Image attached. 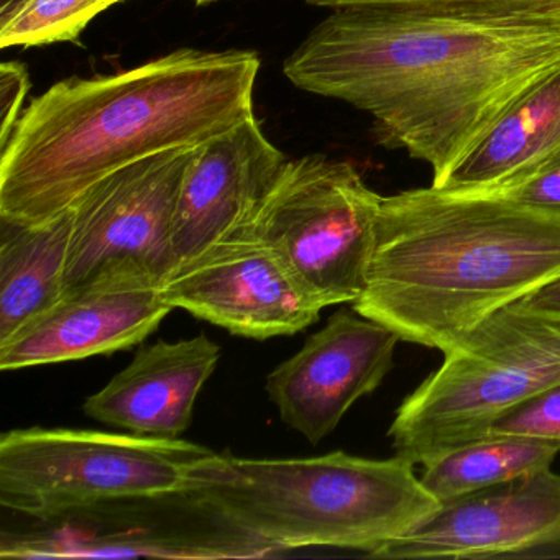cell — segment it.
Wrapping results in <instances>:
<instances>
[{"mask_svg": "<svg viewBox=\"0 0 560 560\" xmlns=\"http://www.w3.org/2000/svg\"><path fill=\"white\" fill-rule=\"evenodd\" d=\"M162 288L173 310L245 339L293 336L323 311L250 225L176 265Z\"/></svg>", "mask_w": 560, "mask_h": 560, "instance_id": "cell-9", "label": "cell"}, {"mask_svg": "<svg viewBox=\"0 0 560 560\" xmlns=\"http://www.w3.org/2000/svg\"><path fill=\"white\" fill-rule=\"evenodd\" d=\"M514 205L560 218V150L520 182L491 192Z\"/></svg>", "mask_w": 560, "mask_h": 560, "instance_id": "cell-20", "label": "cell"}, {"mask_svg": "<svg viewBox=\"0 0 560 560\" xmlns=\"http://www.w3.org/2000/svg\"><path fill=\"white\" fill-rule=\"evenodd\" d=\"M560 540V475L550 468L441 503L428 520L372 553L428 559L521 552Z\"/></svg>", "mask_w": 560, "mask_h": 560, "instance_id": "cell-12", "label": "cell"}, {"mask_svg": "<svg viewBox=\"0 0 560 560\" xmlns=\"http://www.w3.org/2000/svg\"><path fill=\"white\" fill-rule=\"evenodd\" d=\"M399 340L389 327L357 311H337L267 376L265 389L281 421L319 444L360 398L382 385Z\"/></svg>", "mask_w": 560, "mask_h": 560, "instance_id": "cell-11", "label": "cell"}, {"mask_svg": "<svg viewBox=\"0 0 560 560\" xmlns=\"http://www.w3.org/2000/svg\"><path fill=\"white\" fill-rule=\"evenodd\" d=\"M179 497L261 553L339 547L372 556L441 508L408 458L346 452L307 458L211 452L189 468Z\"/></svg>", "mask_w": 560, "mask_h": 560, "instance_id": "cell-4", "label": "cell"}, {"mask_svg": "<svg viewBox=\"0 0 560 560\" xmlns=\"http://www.w3.org/2000/svg\"><path fill=\"white\" fill-rule=\"evenodd\" d=\"M488 435H521L560 444V380L498 416Z\"/></svg>", "mask_w": 560, "mask_h": 560, "instance_id": "cell-19", "label": "cell"}, {"mask_svg": "<svg viewBox=\"0 0 560 560\" xmlns=\"http://www.w3.org/2000/svg\"><path fill=\"white\" fill-rule=\"evenodd\" d=\"M560 150V68L514 97L487 132L432 188L491 195L533 172Z\"/></svg>", "mask_w": 560, "mask_h": 560, "instance_id": "cell-15", "label": "cell"}, {"mask_svg": "<svg viewBox=\"0 0 560 560\" xmlns=\"http://www.w3.org/2000/svg\"><path fill=\"white\" fill-rule=\"evenodd\" d=\"M560 277V218L498 195L419 188L383 198L366 287L352 310L445 350Z\"/></svg>", "mask_w": 560, "mask_h": 560, "instance_id": "cell-3", "label": "cell"}, {"mask_svg": "<svg viewBox=\"0 0 560 560\" xmlns=\"http://www.w3.org/2000/svg\"><path fill=\"white\" fill-rule=\"evenodd\" d=\"M560 380V313L520 301L481 320L396 411V455L424 465L487 438L491 422Z\"/></svg>", "mask_w": 560, "mask_h": 560, "instance_id": "cell-5", "label": "cell"}, {"mask_svg": "<svg viewBox=\"0 0 560 560\" xmlns=\"http://www.w3.org/2000/svg\"><path fill=\"white\" fill-rule=\"evenodd\" d=\"M28 73L27 68L18 61L0 67V104H2V127H0V142L4 145L8 142L14 127L18 126L22 113H24V101L27 97Z\"/></svg>", "mask_w": 560, "mask_h": 560, "instance_id": "cell-21", "label": "cell"}, {"mask_svg": "<svg viewBox=\"0 0 560 560\" xmlns=\"http://www.w3.org/2000/svg\"><path fill=\"white\" fill-rule=\"evenodd\" d=\"M162 281L145 268L122 265L70 288L0 342V369L73 362L142 343L173 311Z\"/></svg>", "mask_w": 560, "mask_h": 560, "instance_id": "cell-10", "label": "cell"}, {"mask_svg": "<svg viewBox=\"0 0 560 560\" xmlns=\"http://www.w3.org/2000/svg\"><path fill=\"white\" fill-rule=\"evenodd\" d=\"M205 445L84 429H14L0 435V504L51 520L110 501L179 497Z\"/></svg>", "mask_w": 560, "mask_h": 560, "instance_id": "cell-6", "label": "cell"}, {"mask_svg": "<svg viewBox=\"0 0 560 560\" xmlns=\"http://www.w3.org/2000/svg\"><path fill=\"white\" fill-rule=\"evenodd\" d=\"M260 67L255 51L182 48L109 77L54 84L2 145L0 221H50L124 166L222 136L254 116Z\"/></svg>", "mask_w": 560, "mask_h": 560, "instance_id": "cell-2", "label": "cell"}, {"mask_svg": "<svg viewBox=\"0 0 560 560\" xmlns=\"http://www.w3.org/2000/svg\"><path fill=\"white\" fill-rule=\"evenodd\" d=\"M560 444L521 435H488L448 448L422 465L421 483L439 501L455 500L550 468Z\"/></svg>", "mask_w": 560, "mask_h": 560, "instance_id": "cell-17", "label": "cell"}, {"mask_svg": "<svg viewBox=\"0 0 560 560\" xmlns=\"http://www.w3.org/2000/svg\"><path fill=\"white\" fill-rule=\"evenodd\" d=\"M122 0H9L0 14V47L74 42L101 12Z\"/></svg>", "mask_w": 560, "mask_h": 560, "instance_id": "cell-18", "label": "cell"}, {"mask_svg": "<svg viewBox=\"0 0 560 560\" xmlns=\"http://www.w3.org/2000/svg\"><path fill=\"white\" fill-rule=\"evenodd\" d=\"M382 201L352 163L303 156L284 162L248 225L324 310L365 291Z\"/></svg>", "mask_w": 560, "mask_h": 560, "instance_id": "cell-7", "label": "cell"}, {"mask_svg": "<svg viewBox=\"0 0 560 560\" xmlns=\"http://www.w3.org/2000/svg\"><path fill=\"white\" fill-rule=\"evenodd\" d=\"M523 306L537 311H550V313H560V277L549 283L540 287L534 293L527 294L520 300Z\"/></svg>", "mask_w": 560, "mask_h": 560, "instance_id": "cell-22", "label": "cell"}, {"mask_svg": "<svg viewBox=\"0 0 560 560\" xmlns=\"http://www.w3.org/2000/svg\"><path fill=\"white\" fill-rule=\"evenodd\" d=\"M198 5H208L212 4V2H218V0H195Z\"/></svg>", "mask_w": 560, "mask_h": 560, "instance_id": "cell-24", "label": "cell"}, {"mask_svg": "<svg viewBox=\"0 0 560 560\" xmlns=\"http://www.w3.org/2000/svg\"><path fill=\"white\" fill-rule=\"evenodd\" d=\"M314 8L340 9L350 5L396 4V2H424V0H306Z\"/></svg>", "mask_w": 560, "mask_h": 560, "instance_id": "cell-23", "label": "cell"}, {"mask_svg": "<svg viewBox=\"0 0 560 560\" xmlns=\"http://www.w3.org/2000/svg\"><path fill=\"white\" fill-rule=\"evenodd\" d=\"M71 229V209L42 224L2 222L0 342L63 296Z\"/></svg>", "mask_w": 560, "mask_h": 560, "instance_id": "cell-16", "label": "cell"}, {"mask_svg": "<svg viewBox=\"0 0 560 560\" xmlns=\"http://www.w3.org/2000/svg\"><path fill=\"white\" fill-rule=\"evenodd\" d=\"M221 360V347L201 334L140 347L132 362L84 401L94 421L130 434L176 439L192 422L196 399Z\"/></svg>", "mask_w": 560, "mask_h": 560, "instance_id": "cell-14", "label": "cell"}, {"mask_svg": "<svg viewBox=\"0 0 560 560\" xmlns=\"http://www.w3.org/2000/svg\"><path fill=\"white\" fill-rule=\"evenodd\" d=\"M196 149L139 160L78 199L71 208L67 290L122 265L145 268L160 280L173 270L176 206Z\"/></svg>", "mask_w": 560, "mask_h": 560, "instance_id": "cell-8", "label": "cell"}, {"mask_svg": "<svg viewBox=\"0 0 560 560\" xmlns=\"http://www.w3.org/2000/svg\"><path fill=\"white\" fill-rule=\"evenodd\" d=\"M284 162L255 114L198 147L176 206L175 267L250 224Z\"/></svg>", "mask_w": 560, "mask_h": 560, "instance_id": "cell-13", "label": "cell"}, {"mask_svg": "<svg viewBox=\"0 0 560 560\" xmlns=\"http://www.w3.org/2000/svg\"><path fill=\"white\" fill-rule=\"evenodd\" d=\"M284 77L375 120L432 186L526 88L560 68V0H424L332 9Z\"/></svg>", "mask_w": 560, "mask_h": 560, "instance_id": "cell-1", "label": "cell"}]
</instances>
